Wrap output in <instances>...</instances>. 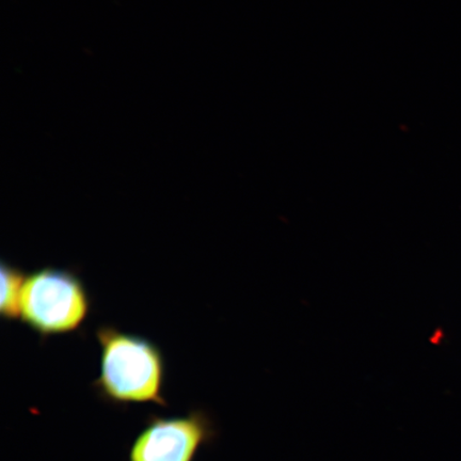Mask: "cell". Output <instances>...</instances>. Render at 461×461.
<instances>
[{"mask_svg": "<svg viewBox=\"0 0 461 461\" xmlns=\"http://www.w3.org/2000/svg\"><path fill=\"white\" fill-rule=\"evenodd\" d=\"M100 374L92 384L99 399L115 408L151 405L168 408L165 397L167 363L163 351L148 338L101 326Z\"/></svg>", "mask_w": 461, "mask_h": 461, "instance_id": "1", "label": "cell"}, {"mask_svg": "<svg viewBox=\"0 0 461 461\" xmlns=\"http://www.w3.org/2000/svg\"><path fill=\"white\" fill-rule=\"evenodd\" d=\"M91 309L89 292L74 270L46 267L27 275L20 319L42 339L77 332Z\"/></svg>", "mask_w": 461, "mask_h": 461, "instance_id": "2", "label": "cell"}, {"mask_svg": "<svg viewBox=\"0 0 461 461\" xmlns=\"http://www.w3.org/2000/svg\"><path fill=\"white\" fill-rule=\"evenodd\" d=\"M217 437L215 420L203 409L177 417L149 413L131 443L129 461H194Z\"/></svg>", "mask_w": 461, "mask_h": 461, "instance_id": "3", "label": "cell"}, {"mask_svg": "<svg viewBox=\"0 0 461 461\" xmlns=\"http://www.w3.org/2000/svg\"><path fill=\"white\" fill-rule=\"evenodd\" d=\"M27 275L20 267L5 261L2 262L0 315H2L3 320L14 321L20 319L21 296Z\"/></svg>", "mask_w": 461, "mask_h": 461, "instance_id": "4", "label": "cell"}]
</instances>
